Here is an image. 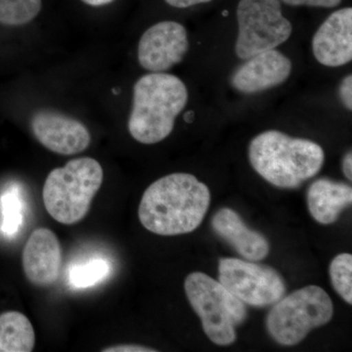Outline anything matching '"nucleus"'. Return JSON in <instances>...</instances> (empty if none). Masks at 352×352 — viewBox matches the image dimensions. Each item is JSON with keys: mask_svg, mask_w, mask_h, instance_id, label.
Here are the masks:
<instances>
[{"mask_svg": "<svg viewBox=\"0 0 352 352\" xmlns=\"http://www.w3.org/2000/svg\"><path fill=\"white\" fill-rule=\"evenodd\" d=\"M351 203L352 188L346 183L319 178L308 188V210L317 222L324 226L335 223Z\"/></svg>", "mask_w": 352, "mask_h": 352, "instance_id": "nucleus-15", "label": "nucleus"}, {"mask_svg": "<svg viewBox=\"0 0 352 352\" xmlns=\"http://www.w3.org/2000/svg\"><path fill=\"white\" fill-rule=\"evenodd\" d=\"M292 69L293 64L283 53L263 51L245 59L231 76V85L241 94H258L286 82Z\"/></svg>", "mask_w": 352, "mask_h": 352, "instance_id": "nucleus-11", "label": "nucleus"}, {"mask_svg": "<svg viewBox=\"0 0 352 352\" xmlns=\"http://www.w3.org/2000/svg\"><path fill=\"white\" fill-rule=\"evenodd\" d=\"M235 51L241 59L275 50L289 38L293 25L282 14L280 0H240Z\"/></svg>", "mask_w": 352, "mask_h": 352, "instance_id": "nucleus-7", "label": "nucleus"}, {"mask_svg": "<svg viewBox=\"0 0 352 352\" xmlns=\"http://www.w3.org/2000/svg\"><path fill=\"white\" fill-rule=\"evenodd\" d=\"M249 160L254 170L270 184L295 189L320 171L325 153L314 141L267 131L250 143Z\"/></svg>", "mask_w": 352, "mask_h": 352, "instance_id": "nucleus-2", "label": "nucleus"}, {"mask_svg": "<svg viewBox=\"0 0 352 352\" xmlns=\"http://www.w3.org/2000/svg\"><path fill=\"white\" fill-rule=\"evenodd\" d=\"M193 115L194 113L192 112L187 113L186 115H185V120H186V122H193Z\"/></svg>", "mask_w": 352, "mask_h": 352, "instance_id": "nucleus-27", "label": "nucleus"}, {"mask_svg": "<svg viewBox=\"0 0 352 352\" xmlns=\"http://www.w3.org/2000/svg\"><path fill=\"white\" fill-rule=\"evenodd\" d=\"M85 3L90 6H103L113 2V0H82Z\"/></svg>", "mask_w": 352, "mask_h": 352, "instance_id": "nucleus-26", "label": "nucleus"}, {"mask_svg": "<svg viewBox=\"0 0 352 352\" xmlns=\"http://www.w3.org/2000/svg\"><path fill=\"white\" fill-rule=\"evenodd\" d=\"M31 127L41 145L64 156L85 151L91 140L89 131L82 122L56 111H38L32 116Z\"/></svg>", "mask_w": 352, "mask_h": 352, "instance_id": "nucleus-10", "label": "nucleus"}, {"mask_svg": "<svg viewBox=\"0 0 352 352\" xmlns=\"http://www.w3.org/2000/svg\"><path fill=\"white\" fill-rule=\"evenodd\" d=\"M333 305L321 287L310 285L274 303L266 319L272 339L282 346L300 344L308 333L333 318Z\"/></svg>", "mask_w": 352, "mask_h": 352, "instance_id": "nucleus-6", "label": "nucleus"}, {"mask_svg": "<svg viewBox=\"0 0 352 352\" xmlns=\"http://www.w3.org/2000/svg\"><path fill=\"white\" fill-rule=\"evenodd\" d=\"M187 101L186 85L177 76L163 73L143 76L133 88L129 133L142 144L161 142L173 131Z\"/></svg>", "mask_w": 352, "mask_h": 352, "instance_id": "nucleus-3", "label": "nucleus"}, {"mask_svg": "<svg viewBox=\"0 0 352 352\" xmlns=\"http://www.w3.org/2000/svg\"><path fill=\"white\" fill-rule=\"evenodd\" d=\"M315 59L326 67L344 66L352 59V9L335 11L315 32L312 39Z\"/></svg>", "mask_w": 352, "mask_h": 352, "instance_id": "nucleus-13", "label": "nucleus"}, {"mask_svg": "<svg viewBox=\"0 0 352 352\" xmlns=\"http://www.w3.org/2000/svg\"><path fill=\"white\" fill-rule=\"evenodd\" d=\"M22 261L25 277L32 284H54L62 265V248L55 233L48 228L36 229L25 244Z\"/></svg>", "mask_w": 352, "mask_h": 352, "instance_id": "nucleus-12", "label": "nucleus"}, {"mask_svg": "<svg viewBox=\"0 0 352 352\" xmlns=\"http://www.w3.org/2000/svg\"><path fill=\"white\" fill-rule=\"evenodd\" d=\"M340 97L347 110H352V76L349 75L342 80L340 87Z\"/></svg>", "mask_w": 352, "mask_h": 352, "instance_id": "nucleus-22", "label": "nucleus"}, {"mask_svg": "<svg viewBox=\"0 0 352 352\" xmlns=\"http://www.w3.org/2000/svg\"><path fill=\"white\" fill-rule=\"evenodd\" d=\"M104 352H154L155 349L138 344H119L102 349Z\"/></svg>", "mask_w": 352, "mask_h": 352, "instance_id": "nucleus-23", "label": "nucleus"}, {"mask_svg": "<svg viewBox=\"0 0 352 352\" xmlns=\"http://www.w3.org/2000/svg\"><path fill=\"white\" fill-rule=\"evenodd\" d=\"M342 171L349 182L352 180V154L351 152L346 153L342 160Z\"/></svg>", "mask_w": 352, "mask_h": 352, "instance_id": "nucleus-25", "label": "nucleus"}, {"mask_svg": "<svg viewBox=\"0 0 352 352\" xmlns=\"http://www.w3.org/2000/svg\"><path fill=\"white\" fill-rule=\"evenodd\" d=\"M223 14H224V15H226H226H227V14H228V12H227V11H226V12H224Z\"/></svg>", "mask_w": 352, "mask_h": 352, "instance_id": "nucleus-28", "label": "nucleus"}, {"mask_svg": "<svg viewBox=\"0 0 352 352\" xmlns=\"http://www.w3.org/2000/svg\"><path fill=\"white\" fill-rule=\"evenodd\" d=\"M24 201L20 191L16 187L7 189L0 198L2 234L7 238H13L19 232L24 222Z\"/></svg>", "mask_w": 352, "mask_h": 352, "instance_id": "nucleus-17", "label": "nucleus"}, {"mask_svg": "<svg viewBox=\"0 0 352 352\" xmlns=\"http://www.w3.org/2000/svg\"><path fill=\"white\" fill-rule=\"evenodd\" d=\"M288 6H312L333 8L340 6L342 0H281Z\"/></svg>", "mask_w": 352, "mask_h": 352, "instance_id": "nucleus-21", "label": "nucleus"}, {"mask_svg": "<svg viewBox=\"0 0 352 352\" xmlns=\"http://www.w3.org/2000/svg\"><path fill=\"white\" fill-rule=\"evenodd\" d=\"M188 50L185 28L173 21H164L152 25L141 36L138 61L147 71L162 73L180 63Z\"/></svg>", "mask_w": 352, "mask_h": 352, "instance_id": "nucleus-9", "label": "nucleus"}, {"mask_svg": "<svg viewBox=\"0 0 352 352\" xmlns=\"http://www.w3.org/2000/svg\"><path fill=\"white\" fill-rule=\"evenodd\" d=\"M219 282L241 302L264 307L281 300L286 292L283 277L274 268L239 258H221Z\"/></svg>", "mask_w": 352, "mask_h": 352, "instance_id": "nucleus-8", "label": "nucleus"}, {"mask_svg": "<svg viewBox=\"0 0 352 352\" xmlns=\"http://www.w3.org/2000/svg\"><path fill=\"white\" fill-rule=\"evenodd\" d=\"M101 164L92 157L72 160L51 170L43 189L44 207L53 219L65 226L78 223L103 183Z\"/></svg>", "mask_w": 352, "mask_h": 352, "instance_id": "nucleus-4", "label": "nucleus"}, {"mask_svg": "<svg viewBox=\"0 0 352 352\" xmlns=\"http://www.w3.org/2000/svg\"><path fill=\"white\" fill-rule=\"evenodd\" d=\"M41 0H0V23L7 25L28 24L41 12Z\"/></svg>", "mask_w": 352, "mask_h": 352, "instance_id": "nucleus-19", "label": "nucleus"}, {"mask_svg": "<svg viewBox=\"0 0 352 352\" xmlns=\"http://www.w3.org/2000/svg\"><path fill=\"white\" fill-rule=\"evenodd\" d=\"M111 266L102 258L90 259L82 264L72 266L69 271V283L76 289H85L100 283L110 274Z\"/></svg>", "mask_w": 352, "mask_h": 352, "instance_id": "nucleus-18", "label": "nucleus"}, {"mask_svg": "<svg viewBox=\"0 0 352 352\" xmlns=\"http://www.w3.org/2000/svg\"><path fill=\"white\" fill-rule=\"evenodd\" d=\"M184 289L208 339L217 346L232 344L237 339L236 327L247 318L245 303L205 273L189 274Z\"/></svg>", "mask_w": 352, "mask_h": 352, "instance_id": "nucleus-5", "label": "nucleus"}, {"mask_svg": "<svg viewBox=\"0 0 352 352\" xmlns=\"http://www.w3.org/2000/svg\"><path fill=\"white\" fill-rule=\"evenodd\" d=\"M331 281L335 291L347 303H352V256L338 254L330 265Z\"/></svg>", "mask_w": 352, "mask_h": 352, "instance_id": "nucleus-20", "label": "nucleus"}, {"mask_svg": "<svg viewBox=\"0 0 352 352\" xmlns=\"http://www.w3.org/2000/svg\"><path fill=\"white\" fill-rule=\"evenodd\" d=\"M210 203V190L196 176L173 173L146 189L139 205V220L157 235L193 232L205 219Z\"/></svg>", "mask_w": 352, "mask_h": 352, "instance_id": "nucleus-1", "label": "nucleus"}, {"mask_svg": "<svg viewBox=\"0 0 352 352\" xmlns=\"http://www.w3.org/2000/svg\"><path fill=\"white\" fill-rule=\"evenodd\" d=\"M36 344V333L31 321L18 311L0 315V352H31Z\"/></svg>", "mask_w": 352, "mask_h": 352, "instance_id": "nucleus-16", "label": "nucleus"}, {"mask_svg": "<svg viewBox=\"0 0 352 352\" xmlns=\"http://www.w3.org/2000/svg\"><path fill=\"white\" fill-rule=\"evenodd\" d=\"M212 226L215 233L247 261H263L270 254V243L266 238L245 226L240 215L231 208L217 210L212 217Z\"/></svg>", "mask_w": 352, "mask_h": 352, "instance_id": "nucleus-14", "label": "nucleus"}, {"mask_svg": "<svg viewBox=\"0 0 352 352\" xmlns=\"http://www.w3.org/2000/svg\"><path fill=\"white\" fill-rule=\"evenodd\" d=\"M210 1L212 0H166L168 6L175 7V8H188V7L208 3Z\"/></svg>", "mask_w": 352, "mask_h": 352, "instance_id": "nucleus-24", "label": "nucleus"}]
</instances>
